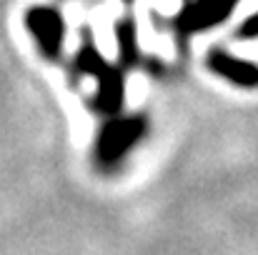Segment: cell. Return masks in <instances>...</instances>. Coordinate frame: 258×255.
Listing matches in <instances>:
<instances>
[{"label": "cell", "mask_w": 258, "mask_h": 255, "mask_svg": "<svg viewBox=\"0 0 258 255\" xmlns=\"http://www.w3.org/2000/svg\"><path fill=\"white\" fill-rule=\"evenodd\" d=\"M211 65H213L218 73H223L226 78L236 80V83H243V85L258 83L256 65H246V63L231 60V58H228V55H223V53H216V55L211 58Z\"/></svg>", "instance_id": "1"}]
</instances>
